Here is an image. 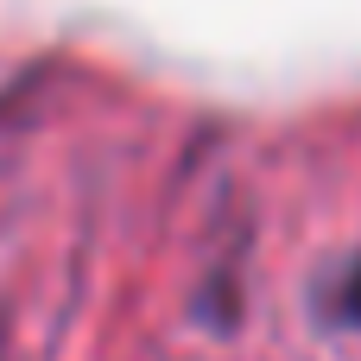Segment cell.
I'll list each match as a JSON object with an SVG mask.
<instances>
[{
    "mask_svg": "<svg viewBox=\"0 0 361 361\" xmlns=\"http://www.w3.org/2000/svg\"><path fill=\"white\" fill-rule=\"evenodd\" d=\"M336 305H343V317H361V260L343 273V286H336Z\"/></svg>",
    "mask_w": 361,
    "mask_h": 361,
    "instance_id": "1",
    "label": "cell"
}]
</instances>
